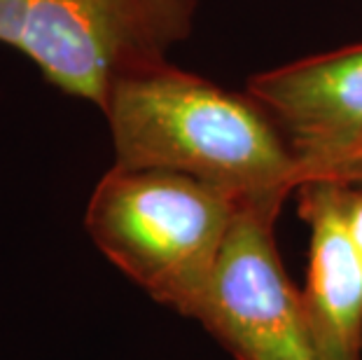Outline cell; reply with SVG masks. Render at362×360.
Segmentation results:
<instances>
[{
    "mask_svg": "<svg viewBox=\"0 0 362 360\" xmlns=\"http://www.w3.org/2000/svg\"><path fill=\"white\" fill-rule=\"evenodd\" d=\"M103 115L117 164L185 173L241 199L297 190L295 157L272 115L168 61L122 78Z\"/></svg>",
    "mask_w": 362,
    "mask_h": 360,
    "instance_id": "6da1fadb",
    "label": "cell"
},
{
    "mask_svg": "<svg viewBox=\"0 0 362 360\" xmlns=\"http://www.w3.org/2000/svg\"><path fill=\"white\" fill-rule=\"evenodd\" d=\"M238 202L192 175L115 162L89 197L84 229L157 304L199 323Z\"/></svg>",
    "mask_w": 362,
    "mask_h": 360,
    "instance_id": "7a4b0ae2",
    "label": "cell"
},
{
    "mask_svg": "<svg viewBox=\"0 0 362 360\" xmlns=\"http://www.w3.org/2000/svg\"><path fill=\"white\" fill-rule=\"evenodd\" d=\"M194 19L197 0H0V42L103 112L115 84L166 64Z\"/></svg>",
    "mask_w": 362,
    "mask_h": 360,
    "instance_id": "3957f363",
    "label": "cell"
},
{
    "mask_svg": "<svg viewBox=\"0 0 362 360\" xmlns=\"http://www.w3.org/2000/svg\"><path fill=\"white\" fill-rule=\"evenodd\" d=\"M283 194L238 202L199 325L234 360H322L276 243Z\"/></svg>",
    "mask_w": 362,
    "mask_h": 360,
    "instance_id": "277c9868",
    "label": "cell"
},
{
    "mask_svg": "<svg viewBox=\"0 0 362 360\" xmlns=\"http://www.w3.org/2000/svg\"><path fill=\"white\" fill-rule=\"evenodd\" d=\"M245 94L283 129L299 187L362 136V42L252 75Z\"/></svg>",
    "mask_w": 362,
    "mask_h": 360,
    "instance_id": "5b68a950",
    "label": "cell"
},
{
    "mask_svg": "<svg viewBox=\"0 0 362 360\" xmlns=\"http://www.w3.org/2000/svg\"><path fill=\"white\" fill-rule=\"evenodd\" d=\"M299 216L309 225V269L302 290L322 360H362V255L337 202V185L297 187Z\"/></svg>",
    "mask_w": 362,
    "mask_h": 360,
    "instance_id": "8992f818",
    "label": "cell"
},
{
    "mask_svg": "<svg viewBox=\"0 0 362 360\" xmlns=\"http://www.w3.org/2000/svg\"><path fill=\"white\" fill-rule=\"evenodd\" d=\"M309 180H327L337 182V185H362V136L353 141L349 148H344L337 157L329 159V162L315 168L304 182Z\"/></svg>",
    "mask_w": 362,
    "mask_h": 360,
    "instance_id": "52a82bcc",
    "label": "cell"
},
{
    "mask_svg": "<svg viewBox=\"0 0 362 360\" xmlns=\"http://www.w3.org/2000/svg\"><path fill=\"white\" fill-rule=\"evenodd\" d=\"M337 202L346 229L362 255V185H337Z\"/></svg>",
    "mask_w": 362,
    "mask_h": 360,
    "instance_id": "ba28073f",
    "label": "cell"
}]
</instances>
